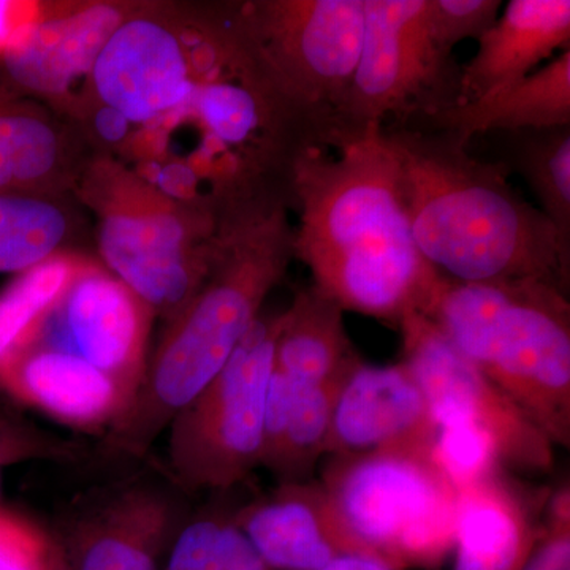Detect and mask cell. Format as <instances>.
<instances>
[{
    "instance_id": "cell-28",
    "label": "cell",
    "mask_w": 570,
    "mask_h": 570,
    "mask_svg": "<svg viewBox=\"0 0 570 570\" xmlns=\"http://www.w3.org/2000/svg\"><path fill=\"white\" fill-rule=\"evenodd\" d=\"M501 13L499 0H428L431 31L445 50L463 40H479Z\"/></svg>"
},
{
    "instance_id": "cell-14",
    "label": "cell",
    "mask_w": 570,
    "mask_h": 570,
    "mask_svg": "<svg viewBox=\"0 0 570 570\" xmlns=\"http://www.w3.org/2000/svg\"><path fill=\"white\" fill-rule=\"evenodd\" d=\"M137 7L138 2L48 3L43 18L0 61L22 92L61 107Z\"/></svg>"
},
{
    "instance_id": "cell-9",
    "label": "cell",
    "mask_w": 570,
    "mask_h": 570,
    "mask_svg": "<svg viewBox=\"0 0 570 570\" xmlns=\"http://www.w3.org/2000/svg\"><path fill=\"white\" fill-rule=\"evenodd\" d=\"M283 313H262L220 373L168 425V469L184 491H227L261 468Z\"/></svg>"
},
{
    "instance_id": "cell-25",
    "label": "cell",
    "mask_w": 570,
    "mask_h": 570,
    "mask_svg": "<svg viewBox=\"0 0 570 570\" xmlns=\"http://www.w3.org/2000/svg\"><path fill=\"white\" fill-rule=\"evenodd\" d=\"M88 258L81 250L56 255L17 275L0 292V367L31 344Z\"/></svg>"
},
{
    "instance_id": "cell-13",
    "label": "cell",
    "mask_w": 570,
    "mask_h": 570,
    "mask_svg": "<svg viewBox=\"0 0 570 570\" xmlns=\"http://www.w3.org/2000/svg\"><path fill=\"white\" fill-rule=\"evenodd\" d=\"M183 523L174 494L138 482L111 490L55 538L71 570H160Z\"/></svg>"
},
{
    "instance_id": "cell-20",
    "label": "cell",
    "mask_w": 570,
    "mask_h": 570,
    "mask_svg": "<svg viewBox=\"0 0 570 570\" xmlns=\"http://www.w3.org/2000/svg\"><path fill=\"white\" fill-rule=\"evenodd\" d=\"M478 41L474 58L461 67L460 104L521 80L558 50H568L570 2L510 0L504 13Z\"/></svg>"
},
{
    "instance_id": "cell-17",
    "label": "cell",
    "mask_w": 570,
    "mask_h": 570,
    "mask_svg": "<svg viewBox=\"0 0 570 570\" xmlns=\"http://www.w3.org/2000/svg\"><path fill=\"white\" fill-rule=\"evenodd\" d=\"M0 389L63 425L107 433L134 395L121 382L61 348L33 346L0 367Z\"/></svg>"
},
{
    "instance_id": "cell-33",
    "label": "cell",
    "mask_w": 570,
    "mask_h": 570,
    "mask_svg": "<svg viewBox=\"0 0 570 570\" xmlns=\"http://www.w3.org/2000/svg\"><path fill=\"white\" fill-rule=\"evenodd\" d=\"M43 570H71L66 554L59 546L58 539L51 535L50 553H48L47 564Z\"/></svg>"
},
{
    "instance_id": "cell-3",
    "label": "cell",
    "mask_w": 570,
    "mask_h": 570,
    "mask_svg": "<svg viewBox=\"0 0 570 570\" xmlns=\"http://www.w3.org/2000/svg\"><path fill=\"white\" fill-rule=\"evenodd\" d=\"M420 255L455 283L538 279L568 294L570 253L546 214L452 135L384 127Z\"/></svg>"
},
{
    "instance_id": "cell-32",
    "label": "cell",
    "mask_w": 570,
    "mask_h": 570,
    "mask_svg": "<svg viewBox=\"0 0 570 570\" xmlns=\"http://www.w3.org/2000/svg\"><path fill=\"white\" fill-rule=\"evenodd\" d=\"M318 570H401L381 558L365 553L341 554Z\"/></svg>"
},
{
    "instance_id": "cell-23",
    "label": "cell",
    "mask_w": 570,
    "mask_h": 570,
    "mask_svg": "<svg viewBox=\"0 0 570 570\" xmlns=\"http://www.w3.org/2000/svg\"><path fill=\"white\" fill-rule=\"evenodd\" d=\"M362 356L344 325V311L314 285L295 295L284 311L275 370L298 385H317L347 376Z\"/></svg>"
},
{
    "instance_id": "cell-19",
    "label": "cell",
    "mask_w": 570,
    "mask_h": 570,
    "mask_svg": "<svg viewBox=\"0 0 570 570\" xmlns=\"http://www.w3.org/2000/svg\"><path fill=\"white\" fill-rule=\"evenodd\" d=\"M94 154L67 119L0 86V193L73 195Z\"/></svg>"
},
{
    "instance_id": "cell-4",
    "label": "cell",
    "mask_w": 570,
    "mask_h": 570,
    "mask_svg": "<svg viewBox=\"0 0 570 570\" xmlns=\"http://www.w3.org/2000/svg\"><path fill=\"white\" fill-rule=\"evenodd\" d=\"M220 14L228 71L261 97L292 151L337 149L363 0H253L223 3Z\"/></svg>"
},
{
    "instance_id": "cell-5",
    "label": "cell",
    "mask_w": 570,
    "mask_h": 570,
    "mask_svg": "<svg viewBox=\"0 0 570 570\" xmlns=\"http://www.w3.org/2000/svg\"><path fill=\"white\" fill-rule=\"evenodd\" d=\"M550 439L570 448V305L538 279H442L426 316Z\"/></svg>"
},
{
    "instance_id": "cell-6",
    "label": "cell",
    "mask_w": 570,
    "mask_h": 570,
    "mask_svg": "<svg viewBox=\"0 0 570 570\" xmlns=\"http://www.w3.org/2000/svg\"><path fill=\"white\" fill-rule=\"evenodd\" d=\"M73 197L97 223L100 264L165 324L197 294L208 275L216 202L165 194L112 154L96 153Z\"/></svg>"
},
{
    "instance_id": "cell-34",
    "label": "cell",
    "mask_w": 570,
    "mask_h": 570,
    "mask_svg": "<svg viewBox=\"0 0 570 570\" xmlns=\"http://www.w3.org/2000/svg\"><path fill=\"white\" fill-rule=\"evenodd\" d=\"M2 423H0V433H2ZM3 461H6V444L2 441V434H0V472H2Z\"/></svg>"
},
{
    "instance_id": "cell-18",
    "label": "cell",
    "mask_w": 570,
    "mask_h": 570,
    "mask_svg": "<svg viewBox=\"0 0 570 570\" xmlns=\"http://www.w3.org/2000/svg\"><path fill=\"white\" fill-rule=\"evenodd\" d=\"M549 494L505 469L460 487L453 570H521L542 538Z\"/></svg>"
},
{
    "instance_id": "cell-7",
    "label": "cell",
    "mask_w": 570,
    "mask_h": 570,
    "mask_svg": "<svg viewBox=\"0 0 570 570\" xmlns=\"http://www.w3.org/2000/svg\"><path fill=\"white\" fill-rule=\"evenodd\" d=\"M321 483L363 553L438 570L455 549L459 489L433 449L328 456Z\"/></svg>"
},
{
    "instance_id": "cell-31",
    "label": "cell",
    "mask_w": 570,
    "mask_h": 570,
    "mask_svg": "<svg viewBox=\"0 0 570 570\" xmlns=\"http://www.w3.org/2000/svg\"><path fill=\"white\" fill-rule=\"evenodd\" d=\"M48 3L0 0V59L43 18Z\"/></svg>"
},
{
    "instance_id": "cell-15",
    "label": "cell",
    "mask_w": 570,
    "mask_h": 570,
    "mask_svg": "<svg viewBox=\"0 0 570 570\" xmlns=\"http://www.w3.org/2000/svg\"><path fill=\"white\" fill-rule=\"evenodd\" d=\"M436 422L419 382L403 362H362L337 395L326 456L385 449H433Z\"/></svg>"
},
{
    "instance_id": "cell-8",
    "label": "cell",
    "mask_w": 570,
    "mask_h": 570,
    "mask_svg": "<svg viewBox=\"0 0 570 570\" xmlns=\"http://www.w3.org/2000/svg\"><path fill=\"white\" fill-rule=\"evenodd\" d=\"M228 71L217 7L138 2L94 63L81 91L130 124L181 115L204 82Z\"/></svg>"
},
{
    "instance_id": "cell-27",
    "label": "cell",
    "mask_w": 570,
    "mask_h": 570,
    "mask_svg": "<svg viewBox=\"0 0 570 570\" xmlns=\"http://www.w3.org/2000/svg\"><path fill=\"white\" fill-rule=\"evenodd\" d=\"M160 570H273L236 527L232 513L212 510L184 520Z\"/></svg>"
},
{
    "instance_id": "cell-2",
    "label": "cell",
    "mask_w": 570,
    "mask_h": 570,
    "mask_svg": "<svg viewBox=\"0 0 570 570\" xmlns=\"http://www.w3.org/2000/svg\"><path fill=\"white\" fill-rule=\"evenodd\" d=\"M336 153L305 149L288 164L291 206L299 216L295 258L344 313L396 325L426 316L444 277L412 239L384 127H370Z\"/></svg>"
},
{
    "instance_id": "cell-21",
    "label": "cell",
    "mask_w": 570,
    "mask_h": 570,
    "mask_svg": "<svg viewBox=\"0 0 570 570\" xmlns=\"http://www.w3.org/2000/svg\"><path fill=\"white\" fill-rule=\"evenodd\" d=\"M430 122L466 146L479 134L570 126V48L528 77L438 112Z\"/></svg>"
},
{
    "instance_id": "cell-1",
    "label": "cell",
    "mask_w": 570,
    "mask_h": 570,
    "mask_svg": "<svg viewBox=\"0 0 570 570\" xmlns=\"http://www.w3.org/2000/svg\"><path fill=\"white\" fill-rule=\"evenodd\" d=\"M208 275L165 324L132 406L105 433V452L141 459L171 420L213 381L295 258L287 181L250 179L214 195Z\"/></svg>"
},
{
    "instance_id": "cell-22",
    "label": "cell",
    "mask_w": 570,
    "mask_h": 570,
    "mask_svg": "<svg viewBox=\"0 0 570 570\" xmlns=\"http://www.w3.org/2000/svg\"><path fill=\"white\" fill-rule=\"evenodd\" d=\"M348 374L324 384L298 385L273 370L266 396L261 468L272 472L277 482L313 479L314 469L325 456L333 411Z\"/></svg>"
},
{
    "instance_id": "cell-24",
    "label": "cell",
    "mask_w": 570,
    "mask_h": 570,
    "mask_svg": "<svg viewBox=\"0 0 570 570\" xmlns=\"http://www.w3.org/2000/svg\"><path fill=\"white\" fill-rule=\"evenodd\" d=\"M80 208L73 195L0 193V273L21 275L78 250Z\"/></svg>"
},
{
    "instance_id": "cell-30",
    "label": "cell",
    "mask_w": 570,
    "mask_h": 570,
    "mask_svg": "<svg viewBox=\"0 0 570 570\" xmlns=\"http://www.w3.org/2000/svg\"><path fill=\"white\" fill-rule=\"evenodd\" d=\"M50 547L51 535L0 509V570H43Z\"/></svg>"
},
{
    "instance_id": "cell-10",
    "label": "cell",
    "mask_w": 570,
    "mask_h": 570,
    "mask_svg": "<svg viewBox=\"0 0 570 570\" xmlns=\"http://www.w3.org/2000/svg\"><path fill=\"white\" fill-rule=\"evenodd\" d=\"M363 3L365 33L340 111V148L370 127H384L389 116L397 124L430 119L461 100V66L431 31L428 0Z\"/></svg>"
},
{
    "instance_id": "cell-29",
    "label": "cell",
    "mask_w": 570,
    "mask_h": 570,
    "mask_svg": "<svg viewBox=\"0 0 570 570\" xmlns=\"http://www.w3.org/2000/svg\"><path fill=\"white\" fill-rule=\"evenodd\" d=\"M543 534L521 570H570V489L551 491L543 509Z\"/></svg>"
},
{
    "instance_id": "cell-11",
    "label": "cell",
    "mask_w": 570,
    "mask_h": 570,
    "mask_svg": "<svg viewBox=\"0 0 570 570\" xmlns=\"http://www.w3.org/2000/svg\"><path fill=\"white\" fill-rule=\"evenodd\" d=\"M397 328L403 340L401 362L419 382L436 426L463 428L487 439L505 471L528 475L551 471L550 439L430 318L412 314Z\"/></svg>"
},
{
    "instance_id": "cell-26",
    "label": "cell",
    "mask_w": 570,
    "mask_h": 570,
    "mask_svg": "<svg viewBox=\"0 0 570 570\" xmlns=\"http://www.w3.org/2000/svg\"><path fill=\"white\" fill-rule=\"evenodd\" d=\"M509 157L570 253V126L508 134Z\"/></svg>"
},
{
    "instance_id": "cell-16",
    "label": "cell",
    "mask_w": 570,
    "mask_h": 570,
    "mask_svg": "<svg viewBox=\"0 0 570 570\" xmlns=\"http://www.w3.org/2000/svg\"><path fill=\"white\" fill-rule=\"evenodd\" d=\"M232 517L273 570H318L341 554L363 553L321 480L279 483Z\"/></svg>"
},
{
    "instance_id": "cell-12",
    "label": "cell",
    "mask_w": 570,
    "mask_h": 570,
    "mask_svg": "<svg viewBox=\"0 0 570 570\" xmlns=\"http://www.w3.org/2000/svg\"><path fill=\"white\" fill-rule=\"evenodd\" d=\"M156 318L140 296L91 257L26 348L47 346L80 356L121 382L135 400Z\"/></svg>"
}]
</instances>
